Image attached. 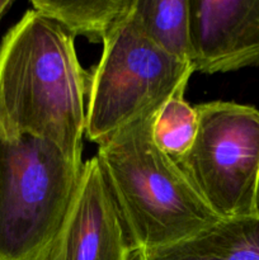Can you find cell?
Wrapping results in <instances>:
<instances>
[{
    "mask_svg": "<svg viewBox=\"0 0 259 260\" xmlns=\"http://www.w3.org/2000/svg\"><path fill=\"white\" fill-rule=\"evenodd\" d=\"M74 40L35 9L5 33L0 42V137L46 140L83 168L90 75L79 62Z\"/></svg>",
    "mask_w": 259,
    "mask_h": 260,
    "instance_id": "obj_1",
    "label": "cell"
},
{
    "mask_svg": "<svg viewBox=\"0 0 259 260\" xmlns=\"http://www.w3.org/2000/svg\"><path fill=\"white\" fill-rule=\"evenodd\" d=\"M163 104L99 142L95 155L135 254L182 241L220 221L179 165L155 144L152 126Z\"/></svg>",
    "mask_w": 259,
    "mask_h": 260,
    "instance_id": "obj_2",
    "label": "cell"
},
{
    "mask_svg": "<svg viewBox=\"0 0 259 260\" xmlns=\"http://www.w3.org/2000/svg\"><path fill=\"white\" fill-rule=\"evenodd\" d=\"M81 172L52 142L0 137V260H42Z\"/></svg>",
    "mask_w": 259,
    "mask_h": 260,
    "instance_id": "obj_3",
    "label": "cell"
},
{
    "mask_svg": "<svg viewBox=\"0 0 259 260\" xmlns=\"http://www.w3.org/2000/svg\"><path fill=\"white\" fill-rule=\"evenodd\" d=\"M102 43L103 53L90 75L86 106L85 135L95 144L167 102L187 86L195 73L192 65L168 55L147 38L131 10Z\"/></svg>",
    "mask_w": 259,
    "mask_h": 260,
    "instance_id": "obj_4",
    "label": "cell"
},
{
    "mask_svg": "<svg viewBox=\"0 0 259 260\" xmlns=\"http://www.w3.org/2000/svg\"><path fill=\"white\" fill-rule=\"evenodd\" d=\"M195 109L197 136L177 164L220 220L258 215L259 111L221 101Z\"/></svg>",
    "mask_w": 259,
    "mask_h": 260,
    "instance_id": "obj_5",
    "label": "cell"
},
{
    "mask_svg": "<svg viewBox=\"0 0 259 260\" xmlns=\"http://www.w3.org/2000/svg\"><path fill=\"white\" fill-rule=\"evenodd\" d=\"M122 213L95 156L84 162L68 215L42 260H134Z\"/></svg>",
    "mask_w": 259,
    "mask_h": 260,
    "instance_id": "obj_6",
    "label": "cell"
},
{
    "mask_svg": "<svg viewBox=\"0 0 259 260\" xmlns=\"http://www.w3.org/2000/svg\"><path fill=\"white\" fill-rule=\"evenodd\" d=\"M189 15L193 70L259 66V0H189Z\"/></svg>",
    "mask_w": 259,
    "mask_h": 260,
    "instance_id": "obj_7",
    "label": "cell"
},
{
    "mask_svg": "<svg viewBox=\"0 0 259 260\" xmlns=\"http://www.w3.org/2000/svg\"><path fill=\"white\" fill-rule=\"evenodd\" d=\"M134 260H259V215L220 220L182 241L136 253Z\"/></svg>",
    "mask_w": 259,
    "mask_h": 260,
    "instance_id": "obj_8",
    "label": "cell"
},
{
    "mask_svg": "<svg viewBox=\"0 0 259 260\" xmlns=\"http://www.w3.org/2000/svg\"><path fill=\"white\" fill-rule=\"evenodd\" d=\"M131 17L157 47L192 65L189 0H134Z\"/></svg>",
    "mask_w": 259,
    "mask_h": 260,
    "instance_id": "obj_9",
    "label": "cell"
},
{
    "mask_svg": "<svg viewBox=\"0 0 259 260\" xmlns=\"http://www.w3.org/2000/svg\"><path fill=\"white\" fill-rule=\"evenodd\" d=\"M134 0H33L32 9L51 18L71 36L103 42L114 25L130 13Z\"/></svg>",
    "mask_w": 259,
    "mask_h": 260,
    "instance_id": "obj_10",
    "label": "cell"
},
{
    "mask_svg": "<svg viewBox=\"0 0 259 260\" xmlns=\"http://www.w3.org/2000/svg\"><path fill=\"white\" fill-rule=\"evenodd\" d=\"M184 90L185 86L168 98L152 126L155 144L175 162L193 146L198 129L197 112L185 102Z\"/></svg>",
    "mask_w": 259,
    "mask_h": 260,
    "instance_id": "obj_11",
    "label": "cell"
},
{
    "mask_svg": "<svg viewBox=\"0 0 259 260\" xmlns=\"http://www.w3.org/2000/svg\"><path fill=\"white\" fill-rule=\"evenodd\" d=\"M12 5H13V2H10V0H0V20L3 19L5 13L12 8Z\"/></svg>",
    "mask_w": 259,
    "mask_h": 260,
    "instance_id": "obj_12",
    "label": "cell"
},
{
    "mask_svg": "<svg viewBox=\"0 0 259 260\" xmlns=\"http://www.w3.org/2000/svg\"><path fill=\"white\" fill-rule=\"evenodd\" d=\"M258 215H259V203H258Z\"/></svg>",
    "mask_w": 259,
    "mask_h": 260,
    "instance_id": "obj_13",
    "label": "cell"
}]
</instances>
